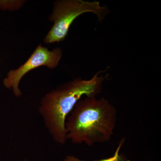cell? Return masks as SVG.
I'll return each mask as SVG.
<instances>
[{
	"label": "cell",
	"mask_w": 161,
	"mask_h": 161,
	"mask_svg": "<svg viewBox=\"0 0 161 161\" xmlns=\"http://www.w3.org/2000/svg\"><path fill=\"white\" fill-rule=\"evenodd\" d=\"M62 49L58 47L50 51L40 43L30 58L16 69L11 70L3 80L4 86L12 90L15 97H20L22 93L19 84L24 76L32 69L41 66H46L51 69L58 67L62 57Z\"/></svg>",
	"instance_id": "277c9868"
},
{
	"label": "cell",
	"mask_w": 161,
	"mask_h": 161,
	"mask_svg": "<svg viewBox=\"0 0 161 161\" xmlns=\"http://www.w3.org/2000/svg\"><path fill=\"white\" fill-rule=\"evenodd\" d=\"M109 9L107 6H101L98 1L83 0H58L53 4L49 20L53 25L43 42L46 44L59 43L65 40L70 27L74 21L81 14L92 13L96 15L99 22H102Z\"/></svg>",
	"instance_id": "3957f363"
},
{
	"label": "cell",
	"mask_w": 161,
	"mask_h": 161,
	"mask_svg": "<svg viewBox=\"0 0 161 161\" xmlns=\"http://www.w3.org/2000/svg\"><path fill=\"white\" fill-rule=\"evenodd\" d=\"M107 69L97 72L92 78H81L60 85L45 94L40 100L39 112L53 140L64 145L67 138L65 122L76 104L84 97H96L102 91L108 75Z\"/></svg>",
	"instance_id": "6da1fadb"
},
{
	"label": "cell",
	"mask_w": 161,
	"mask_h": 161,
	"mask_svg": "<svg viewBox=\"0 0 161 161\" xmlns=\"http://www.w3.org/2000/svg\"><path fill=\"white\" fill-rule=\"evenodd\" d=\"M25 161H28L26 160H25Z\"/></svg>",
	"instance_id": "52a82bcc"
},
{
	"label": "cell",
	"mask_w": 161,
	"mask_h": 161,
	"mask_svg": "<svg viewBox=\"0 0 161 161\" xmlns=\"http://www.w3.org/2000/svg\"><path fill=\"white\" fill-rule=\"evenodd\" d=\"M26 2L24 0L0 1V8L4 10L15 11L22 8Z\"/></svg>",
	"instance_id": "8992f818"
},
{
	"label": "cell",
	"mask_w": 161,
	"mask_h": 161,
	"mask_svg": "<svg viewBox=\"0 0 161 161\" xmlns=\"http://www.w3.org/2000/svg\"><path fill=\"white\" fill-rule=\"evenodd\" d=\"M125 138H123L119 141V143L116 150H115L114 154L112 156L108 158L99 160H95L94 161H131L126 156L124 155L123 153L120 152L121 149L123 146L125 142ZM64 161H86L82 160L76 157L73 155H68L65 157L64 159Z\"/></svg>",
	"instance_id": "5b68a950"
},
{
	"label": "cell",
	"mask_w": 161,
	"mask_h": 161,
	"mask_svg": "<svg viewBox=\"0 0 161 161\" xmlns=\"http://www.w3.org/2000/svg\"><path fill=\"white\" fill-rule=\"evenodd\" d=\"M117 110L104 98L85 97L77 103L65 122L67 138L89 147L109 142L116 122Z\"/></svg>",
	"instance_id": "7a4b0ae2"
}]
</instances>
